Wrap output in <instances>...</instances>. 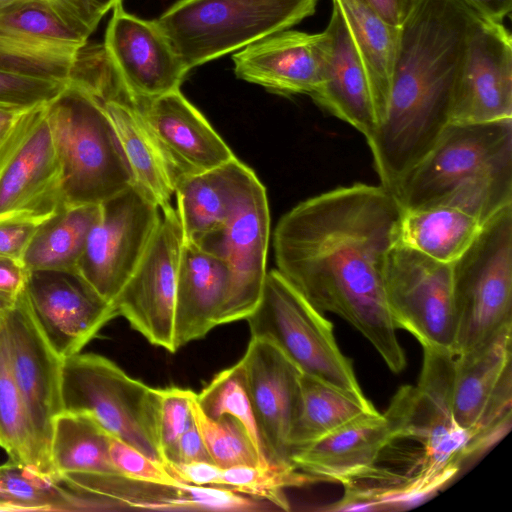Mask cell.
Segmentation results:
<instances>
[{"instance_id": "1", "label": "cell", "mask_w": 512, "mask_h": 512, "mask_svg": "<svg viewBox=\"0 0 512 512\" xmlns=\"http://www.w3.org/2000/svg\"><path fill=\"white\" fill-rule=\"evenodd\" d=\"M403 208L383 185L354 183L308 198L279 220L277 271L318 311L338 315L400 373L406 356L384 290Z\"/></svg>"}, {"instance_id": "2", "label": "cell", "mask_w": 512, "mask_h": 512, "mask_svg": "<svg viewBox=\"0 0 512 512\" xmlns=\"http://www.w3.org/2000/svg\"><path fill=\"white\" fill-rule=\"evenodd\" d=\"M476 12L461 0H415L400 41L383 119L368 143L392 190L449 124L452 95Z\"/></svg>"}, {"instance_id": "3", "label": "cell", "mask_w": 512, "mask_h": 512, "mask_svg": "<svg viewBox=\"0 0 512 512\" xmlns=\"http://www.w3.org/2000/svg\"><path fill=\"white\" fill-rule=\"evenodd\" d=\"M46 111L61 165L63 206L98 205L133 185L99 98L70 81Z\"/></svg>"}, {"instance_id": "4", "label": "cell", "mask_w": 512, "mask_h": 512, "mask_svg": "<svg viewBox=\"0 0 512 512\" xmlns=\"http://www.w3.org/2000/svg\"><path fill=\"white\" fill-rule=\"evenodd\" d=\"M319 0H179L153 20L192 68L312 16Z\"/></svg>"}, {"instance_id": "5", "label": "cell", "mask_w": 512, "mask_h": 512, "mask_svg": "<svg viewBox=\"0 0 512 512\" xmlns=\"http://www.w3.org/2000/svg\"><path fill=\"white\" fill-rule=\"evenodd\" d=\"M454 353L423 348V363L411 400L402 439L421 444V453L407 472L415 490L427 497L452 479L463 464L496 442L465 430L452 410Z\"/></svg>"}, {"instance_id": "6", "label": "cell", "mask_w": 512, "mask_h": 512, "mask_svg": "<svg viewBox=\"0 0 512 512\" xmlns=\"http://www.w3.org/2000/svg\"><path fill=\"white\" fill-rule=\"evenodd\" d=\"M453 304L454 355L478 350L512 326V204L453 264Z\"/></svg>"}, {"instance_id": "7", "label": "cell", "mask_w": 512, "mask_h": 512, "mask_svg": "<svg viewBox=\"0 0 512 512\" xmlns=\"http://www.w3.org/2000/svg\"><path fill=\"white\" fill-rule=\"evenodd\" d=\"M246 320L251 337L271 342L301 373L371 403L337 344L333 324L276 269L267 272L259 302Z\"/></svg>"}, {"instance_id": "8", "label": "cell", "mask_w": 512, "mask_h": 512, "mask_svg": "<svg viewBox=\"0 0 512 512\" xmlns=\"http://www.w3.org/2000/svg\"><path fill=\"white\" fill-rule=\"evenodd\" d=\"M61 400L63 411L87 413L111 436L164 464L157 431L159 388L102 355L80 352L62 361Z\"/></svg>"}, {"instance_id": "9", "label": "cell", "mask_w": 512, "mask_h": 512, "mask_svg": "<svg viewBox=\"0 0 512 512\" xmlns=\"http://www.w3.org/2000/svg\"><path fill=\"white\" fill-rule=\"evenodd\" d=\"M506 170H512V119L449 123L392 193L403 210L426 207L470 180Z\"/></svg>"}, {"instance_id": "10", "label": "cell", "mask_w": 512, "mask_h": 512, "mask_svg": "<svg viewBox=\"0 0 512 512\" xmlns=\"http://www.w3.org/2000/svg\"><path fill=\"white\" fill-rule=\"evenodd\" d=\"M134 184L100 204L76 272L113 306L146 252L162 214Z\"/></svg>"}, {"instance_id": "11", "label": "cell", "mask_w": 512, "mask_h": 512, "mask_svg": "<svg viewBox=\"0 0 512 512\" xmlns=\"http://www.w3.org/2000/svg\"><path fill=\"white\" fill-rule=\"evenodd\" d=\"M46 104L24 111L0 141V220L42 222L63 206Z\"/></svg>"}, {"instance_id": "12", "label": "cell", "mask_w": 512, "mask_h": 512, "mask_svg": "<svg viewBox=\"0 0 512 512\" xmlns=\"http://www.w3.org/2000/svg\"><path fill=\"white\" fill-rule=\"evenodd\" d=\"M384 290L397 329L423 348L453 352V264L395 244L385 264Z\"/></svg>"}, {"instance_id": "13", "label": "cell", "mask_w": 512, "mask_h": 512, "mask_svg": "<svg viewBox=\"0 0 512 512\" xmlns=\"http://www.w3.org/2000/svg\"><path fill=\"white\" fill-rule=\"evenodd\" d=\"M183 234L176 213H162L140 263L113 307L150 344L170 353L175 345V302Z\"/></svg>"}, {"instance_id": "14", "label": "cell", "mask_w": 512, "mask_h": 512, "mask_svg": "<svg viewBox=\"0 0 512 512\" xmlns=\"http://www.w3.org/2000/svg\"><path fill=\"white\" fill-rule=\"evenodd\" d=\"M412 386H403L384 413L362 416L326 436L294 449L293 467L316 481L345 485L371 476L384 450L401 439L407 420Z\"/></svg>"}, {"instance_id": "15", "label": "cell", "mask_w": 512, "mask_h": 512, "mask_svg": "<svg viewBox=\"0 0 512 512\" xmlns=\"http://www.w3.org/2000/svg\"><path fill=\"white\" fill-rule=\"evenodd\" d=\"M512 119V37L503 22L475 14L456 77L449 123Z\"/></svg>"}, {"instance_id": "16", "label": "cell", "mask_w": 512, "mask_h": 512, "mask_svg": "<svg viewBox=\"0 0 512 512\" xmlns=\"http://www.w3.org/2000/svg\"><path fill=\"white\" fill-rule=\"evenodd\" d=\"M269 235L267 193L257 179L224 226L196 244L223 258L230 269L220 325L246 319L258 304L267 275Z\"/></svg>"}, {"instance_id": "17", "label": "cell", "mask_w": 512, "mask_h": 512, "mask_svg": "<svg viewBox=\"0 0 512 512\" xmlns=\"http://www.w3.org/2000/svg\"><path fill=\"white\" fill-rule=\"evenodd\" d=\"M452 410L463 429L502 439L512 418V326L470 353L454 355Z\"/></svg>"}, {"instance_id": "18", "label": "cell", "mask_w": 512, "mask_h": 512, "mask_svg": "<svg viewBox=\"0 0 512 512\" xmlns=\"http://www.w3.org/2000/svg\"><path fill=\"white\" fill-rule=\"evenodd\" d=\"M25 293L38 326L62 360L80 353L118 316L76 271H30Z\"/></svg>"}, {"instance_id": "19", "label": "cell", "mask_w": 512, "mask_h": 512, "mask_svg": "<svg viewBox=\"0 0 512 512\" xmlns=\"http://www.w3.org/2000/svg\"><path fill=\"white\" fill-rule=\"evenodd\" d=\"M11 366L26 412L44 455L50 458L53 421L63 411L62 359L48 343L24 290L5 314ZM52 464V463H51Z\"/></svg>"}, {"instance_id": "20", "label": "cell", "mask_w": 512, "mask_h": 512, "mask_svg": "<svg viewBox=\"0 0 512 512\" xmlns=\"http://www.w3.org/2000/svg\"><path fill=\"white\" fill-rule=\"evenodd\" d=\"M122 2L113 7L103 47L125 91L147 100L180 89L189 70L154 21L127 13Z\"/></svg>"}, {"instance_id": "21", "label": "cell", "mask_w": 512, "mask_h": 512, "mask_svg": "<svg viewBox=\"0 0 512 512\" xmlns=\"http://www.w3.org/2000/svg\"><path fill=\"white\" fill-rule=\"evenodd\" d=\"M239 361L268 463L293 467L289 435L299 403L301 371L275 345L256 337L250 338Z\"/></svg>"}, {"instance_id": "22", "label": "cell", "mask_w": 512, "mask_h": 512, "mask_svg": "<svg viewBox=\"0 0 512 512\" xmlns=\"http://www.w3.org/2000/svg\"><path fill=\"white\" fill-rule=\"evenodd\" d=\"M324 41V31L274 33L235 53L234 72L272 93L311 96L321 83Z\"/></svg>"}, {"instance_id": "23", "label": "cell", "mask_w": 512, "mask_h": 512, "mask_svg": "<svg viewBox=\"0 0 512 512\" xmlns=\"http://www.w3.org/2000/svg\"><path fill=\"white\" fill-rule=\"evenodd\" d=\"M133 101L177 178L212 169L236 157L180 89Z\"/></svg>"}, {"instance_id": "24", "label": "cell", "mask_w": 512, "mask_h": 512, "mask_svg": "<svg viewBox=\"0 0 512 512\" xmlns=\"http://www.w3.org/2000/svg\"><path fill=\"white\" fill-rule=\"evenodd\" d=\"M325 33L321 83L314 102L360 132L369 143L378 117L368 79L346 23L332 4Z\"/></svg>"}, {"instance_id": "25", "label": "cell", "mask_w": 512, "mask_h": 512, "mask_svg": "<svg viewBox=\"0 0 512 512\" xmlns=\"http://www.w3.org/2000/svg\"><path fill=\"white\" fill-rule=\"evenodd\" d=\"M257 179L237 157L212 169L178 177L175 210L183 241L197 244L222 228Z\"/></svg>"}, {"instance_id": "26", "label": "cell", "mask_w": 512, "mask_h": 512, "mask_svg": "<svg viewBox=\"0 0 512 512\" xmlns=\"http://www.w3.org/2000/svg\"><path fill=\"white\" fill-rule=\"evenodd\" d=\"M229 285L230 269L223 258L183 241L175 302L177 350L220 325Z\"/></svg>"}, {"instance_id": "27", "label": "cell", "mask_w": 512, "mask_h": 512, "mask_svg": "<svg viewBox=\"0 0 512 512\" xmlns=\"http://www.w3.org/2000/svg\"><path fill=\"white\" fill-rule=\"evenodd\" d=\"M101 102L131 171L133 184L159 206L161 213L174 210L171 199L177 176L120 79Z\"/></svg>"}, {"instance_id": "28", "label": "cell", "mask_w": 512, "mask_h": 512, "mask_svg": "<svg viewBox=\"0 0 512 512\" xmlns=\"http://www.w3.org/2000/svg\"><path fill=\"white\" fill-rule=\"evenodd\" d=\"M332 4L340 11L365 70L379 125L388 103L400 27L389 24L364 0H332Z\"/></svg>"}, {"instance_id": "29", "label": "cell", "mask_w": 512, "mask_h": 512, "mask_svg": "<svg viewBox=\"0 0 512 512\" xmlns=\"http://www.w3.org/2000/svg\"><path fill=\"white\" fill-rule=\"evenodd\" d=\"M484 224L473 214L451 205L403 210L395 244L439 262L454 264L475 241Z\"/></svg>"}, {"instance_id": "30", "label": "cell", "mask_w": 512, "mask_h": 512, "mask_svg": "<svg viewBox=\"0 0 512 512\" xmlns=\"http://www.w3.org/2000/svg\"><path fill=\"white\" fill-rule=\"evenodd\" d=\"M100 214V204L62 206L43 220L22 257L30 271H76L88 234Z\"/></svg>"}, {"instance_id": "31", "label": "cell", "mask_w": 512, "mask_h": 512, "mask_svg": "<svg viewBox=\"0 0 512 512\" xmlns=\"http://www.w3.org/2000/svg\"><path fill=\"white\" fill-rule=\"evenodd\" d=\"M109 439L110 435L87 413H59L53 421L50 442L57 481L71 473L120 474L110 459Z\"/></svg>"}, {"instance_id": "32", "label": "cell", "mask_w": 512, "mask_h": 512, "mask_svg": "<svg viewBox=\"0 0 512 512\" xmlns=\"http://www.w3.org/2000/svg\"><path fill=\"white\" fill-rule=\"evenodd\" d=\"M5 314L0 315V447L10 461L57 481L51 461L34 435L14 379Z\"/></svg>"}, {"instance_id": "33", "label": "cell", "mask_w": 512, "mask_h": 512, "mask_svg": "<svg viewBox=\"0 0 512 512\" xmlns=\"http://www.w3.org/2000/svg\"><path fill=\"white\" fill-rule=\"evenodd\" d=\"M378 411L350 395L301 373L296 416L289 435L290 455L294 449L312 443L340 427Z\"/></svg>"}, {"instance_id": "34", "label": "cell", "mask_w": 512, "mask_h": 512, "mask_svg": "<svg viewBox=\"0 0 512 512\" xmlns=\"http://www.w3.org/2000/svg\"><path fill=\"white\" fill-rule=\"evenodd\" d=\"M0 32L38 42L81 48L91 35L48 1H31L0 11Z\"/></svg>"}, {"instance_id": "35", "label": "cell", "mask_w": 512, "mask_h": 512, "mask_svg": "<svg viewBox=\"0 0 512 512\" xmlns=\"http://www.w3.org/2000/svg\"><path fill=\"white\" fill-rule=\"evenodd\" d=\"M81 48L48 44L0 32V71L69 83Z\"/></svg>"}, {"instance_id": "36", "label": "cell", "mask_w": 512, "mask_h": 512, "mask_svg": "<svg viewBox=\"0 0 512 512\" xmlns=\"http://www.w3.org/2000/svg\"><path fill=\"white\" fill-rule=\"evenodd\" d=\"M0 488L15 511H83L85 502L55 479L8 461L0 465Z\"/></svg>"}, {"instance_id": "37", "label": "cell", "mask_w": 512, "mask_h": 512, "mask_svg": "<svg viewBox=\"0 0 512 512\" xmlns=\"http://www.w3.org/2000/svg\"><path fill=\"white\" fill-rule=\"evenodd\" d=\"M196 402L210 418L229 415L237 419L249 433L263 464L269 465L240 361L216 374L196 393Z\"/></svg>"}, {"instance_id": "38", "label": "cell", "mask_w": 512, "mask_h": 512, "mask_svg": "<svg viewBox=\"0 0 512 512\" xmlns=\"http://www.w3.org/2000/svg\"><path fill=\"white\" fill-rule=\"evenodd\" d=\"M194 422L211 461L222 469L240 465H264L245 427L234 417L210 418L192 404Z\"/></svg>"}, {"instance_id": "39", "label": "cell", "mask_w": 512, "mask_h": 512, "mask_svg": "<svg viewBox=\"0 0 512 512\" xmlns=\"http://www.w3.org/2000/svg\"><path fill=\"white\" fill-rule=\"evenodd\" d=\"M316 480L293 467L240 465L223 469L222 487L263 500L281 510H290L284 490Z\"/></svg>"}, {"instance_id": "40", "label": "cell", "mask_w": 512, "mask_h": 512, "mask_svg": "<svg viewBox=\"0 0 512 512\" xmlns=\"http://www.w3.org/2000/svg\"><path fill=\"white\" fill-rule=\"evenodd\" d=\"M196 392L180 387L159 388L157 431L163 455L193 423L192 404Z\"/></svg>"}, {"instance_id": "41", "label": "cell", "mask_w": 512, "mask_h": 512, "mask_svg": "<svg viewBox=\"0 0 512 512\" xmlns=\"http://www.w3.org/2000/svg\"><path fill=\"white\" fill-rule=\"evenodd\" d=\"M109 455L114 467L123 476L163 486L175 487L181 484L164 464L149 458L134 446L111 435Z\"/></svg>"}, {"instance_id": "42", "label": "cell", "mask_w": 512, "mask_h": 512, "mask_svg": "<svg viewBox=\"0 0 512 512\" xmlns=\"http://www.w3.org/2000/svg\"><path fill=\"white\" fill-rule=\"evenodd\" d=\"M182 494L188 511H262L267 502L230 488L182 483Z\"/></svg>"}, {"instance_id": "43", "label": "cell", "mask_w": 512, "mask_h": 512, "mask_svg": "<svg viewBox=\"0 0 512 512\" xmlns=\"http://www.w3.org/2000/svg\"><path fill=\"white\" fill-rule=\"evenodd\" d=\"M68 83L0 71V103L24 108L54 99Z\"/></svg>"}, {"instance_id": "44", "label": "cell", "mask_w": 512, "mask_h": 512, "mask_svg": "<svg viewBox=\"0 0 512 512\" xmlns=\"http://www.w3.org/2000/svg\"><path fill=\"white\" fill-rule=\"evenodd\" d=\"M40 223L24 218L1 219L0 255L22 262L27 246Z\"/></svg>"}, {"instance_id": "45", "label": "cell", "mask_w": 512, "mask_h": 512, "mask_svg": "<svg viewBox=\"0 0 512 512\" xmlns=\"http://www.w3.org/2000/svg\"><path fill=\"white\" fill-rule=\"evenodd\" d=\"M211 461L202 436L193 423L180 435L164 455V465Z\"/></svg>"}, {"instance_id": "46", "label": "cell", "mask_w": 512, "mask_h": 512, "mask_svg": "<svg viewBox=\"0 0 512 512\" xmlns=\"http://www.w3.org/2000/svg\"><path fill=\"white\" fill-rule=\"evenodd\" d=\"M168 471L181 483L221 486L223 469L210 461L166 464Z\"/></svg>"}, {"instance_id": "47", "label": "cell", "mask_w": 512, "mask_h": 512, "mask_svg": "<svg viewBox=\"0 0 512 512\" xmlns=\"http://www.w3.org/2000/svg\"><path fill=\"white\" fill-rule=\"evenodd\" d=\"M28 274L21 261L0 255V293L17 297L26 286Z\"/></svg>"}, {"instance_id": "48", "label": "cell", "mask_w": 512, "mask_h": 512, "mask_svg": "<svg viewBox=\"0 0 512 512\" xmlns=\"http://www.w3.org/2000/svg\"><path fill=\"white\" fill-rule=\"evenodd\" d=\"M92 32L102 17L123 0H62Z\"/></svg>"}, {"instance_id": "49", "label": "cell", "mask_w": 512, "mask_h": 512, "mask_svg": "<svg viewBox=\"0 0 512 512\" xmlns=\"http://www.w3.org/2000/svg\"><path fill=\"white\" fill-rule=\"evenodd\" d=\"M389 24L400 27L415 0H364Z\"/></svg>"}, {"instance_id": "50", "label": "cell", "mask_w": 512, "mask_h": 512, "mask_svg": "<svg viewBox=\"0 0 512 512\" xmlns=\"http://www.w3.org/2000/svg\"><path fill=\"white\" fill-rule=\"evenodd\" d=\"M479 15L503 22L512 10V0H461Z\"/></svg>"}, {"instance_id": "51", "label": "cell", "mask_w": 512, "mask_h": 512, "mask_svg": "<svg viewBox=\"0 0 512 512\" xmlns=\"http://www.w3.org/2000/svg\"><path fill=\"white\" fill-rule=\"evenodd\" d=\"M29 108L0 103V141L13 126L18 117Z\"/></svg>"}, {"instance_id": "52", "label": "cell", "mask_w": 512, "mask_h": 512, "mask_svg": "<svg viewBox=\"0 0 512 512\" xmlns=\"http://www.w3.org/2000/svg\"><path fill=\"white\" fill-rule=\"evenodd\" d=\"M37 0H0V11L6 10L8 8L31 2ZM48 1L56 5L65 15H67L72 21L78 24L80 27L87 30L89 33H93L89 28H87L80 19L75 15V13L62 1V0H42Z\"/></svg>"}, {"instance_id": "53", "label": "cell", "mask_w": 512, "mask_h": 512, "mask_svg": "<svg viewBox=\"0 0 512 512\" xmlns=\"http://www.w3.org/2000/svg\"><path fill=\"white\" fill-rule=\"evenodd\" d=\"M16 297L0 293V315L5 313L14 303Z\"/></svg>"}, {"instance_id": "54", "label": "cell", "mask_w": 512, "mask_h": 512, "mask_svg": "<svg viewBox=\"0 0 512 512\" xmlns=\"http://www.w3.org/2000/svg\"><path fill=\"white\" fill-rule=\"evenodd\" d=\"M0 511H15L12 503L0 488Z\"/></svg>"}]
</instances>
